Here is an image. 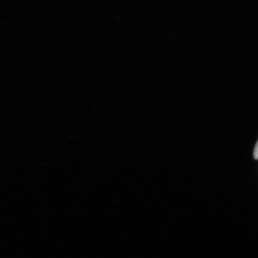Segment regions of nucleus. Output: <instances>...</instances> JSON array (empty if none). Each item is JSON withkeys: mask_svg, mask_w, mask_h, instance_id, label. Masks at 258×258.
Masks as SVG:
<instances>
[{"mask_svg": "<svg viewBox=\"0 0 258 258\" xmlns=\"http://www.w3.org/2000/svg\"><path fill=\"white\" fill-rule=\"evenodd\" d=\"M254 159L255 160L258 159V141L256 143L255 147H254V150L253 152Z\"/></svg>", "mask_w": 258, "mask_h": 258, "instance_id": "nucleus-1", "label": "nucleus"}]
</instances>
